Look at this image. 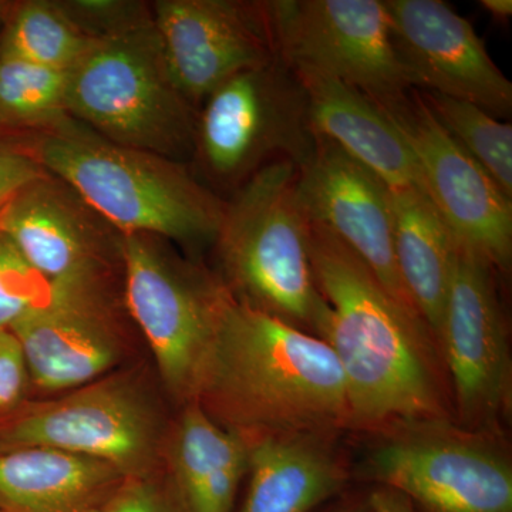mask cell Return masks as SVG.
Here are the masks:
<instances>
[{
  "label": "cell",
  "instance_id": "cell-1",
  "mask_svg": "<svg viewBox=\"0 0 512 512\" xmlns=\"http://www.w3.org/2000/svg\"><path fill=\"white\" fill-rule=\"evenodd\" d=\"M313 278L329 306L325 342L345 376L350 429L446 419L431 333L328 229L312 224Z\"/></svg>",
  "mask_w": 512,
  "mask_h": 512
},
{
  "label": "cell",
  "instance_id": "cell-2",
  "mask_svg": "<svg viewBox=\"0 0 512 512\" xmlns=\"http://www.w3.org/2000/svg\"><path fill=\"white\" fill-rule=\"evenodd\" d=\"M192 402L247 437L350 429L345 376L316 338L229 295Z\"/></svg>",
  "mask_w": 512,
  "mask_h": 512
},
{
  "label": "cell",
  "instance_id": "cell-3",
  "mask_svg": "<svg viewBox=\"0 0 512 512\" xmlns=\"http://www.w3.org/2000/svg\"><path fill=\"white\" fill-rule=\"evenodd\" d=\"M20 137L47 173L72 185L121 235L188 248L217 239L225 201L185 163L113 143L70 116Z\"/></svg>",
  "mask_w": 512,
  "mask_h": 512
},
{
  "label": "cell",
  "instance_id": "cell-4",
  "mask_svg": "<svg viewBox=\"0 0 512 512\" xmlns=\"http://www.w3.org/2000/svg\"><path fill=\"white\" fill-rule=\"evenodd\" d=\"M296 183L298 165L289 160L252 175L225 201L214 245L235 299L325 340L329 306L313 278L311 221Z\"/></svg>",
  "mask_w": 512,
  "mask_h": 512
},
{
  "label": "cell",
  "instance_id": "cell-5",
  "mask_svg": "<svg viewBox=\"0 0 512 512\" xmlns=\"http://www.w3.org/2000/svg\"><path fill=\"white\" fill-rule=\"evenodd\" d=\"M67 111L121 146L185 163L194 156L198 109L168 72L154 19L94 40L69 72Z\"/></svg>",
  "mask_w": 512,
  "mask_h": 512
},
{
  "label": "cell",
  "instance_id": "cell-6",
  "mask_svg": "<svg viewBox=\"0 0 512 512\" xmlns=\"http://www.w3.org/2000/svg\"><path fill=\"white\" fill-rule=\"evenodd\" d=\"M318 141L301 80L281 60L231 77L198 109L194 158L218 190L237 191L266 165H301Z\"/></svg>",
  "mask_w": 512,
  "mask_h": 512
},
{
  "label": "cell",
  "instance_id": "cell-7",
  "mask_svg": "<svg viewBox=\"0 0 512 512\" xmlns=\"http://www.w3.org/2000/svg\"><path fill=\"white\" fill-rule=\"evenodd\" d=\"M168 244L153 235H123L121 288L128 316L146 338L165 386L188 403L231 292Z\"/></svg>",
  "mask_w": 512,
  "mask_h": 512
},
{
  "label": "cell",
  "instance_id": "cell-8",
  "mask_svg": "<svg viewBox=\"0 0 512 512\" xmlns=\"http://www.w3.org/2000/svg\"><path fill=\"white\" fill-rule=\"evenodd\" d=\"M367 453L362 476L426 512H512V467L483 437L447 419L389 427Z\"/></svg>",
  "mask_w": 512,
  "mask_h": 512
},
{
  "label": "cell",
  "instance_id": "cell-9",
  "mask_svg": "<svg viewBox=\"0 0 512 512\" xmlns=\"http://www.w3.org/2000/svg\"><path fill=\"white\" fill-rule=\"evenodd\" d=\"M163 441L156 404L130 376L101 377L62 397L10 414L0 451L47 447L96 458L126 477L151 474Z\"/></svg>",
  "mask_w": 512,
  "mask_h": 512
},
{
  "label": "cell",
  "instance_id": "cell-10",
  "mask_svg": "<svg viewBox=\"0 0 512 512\" xmlns=\"http://www.w3.org/2000/svg\"><path fill=\"white\" fill-rule=\"evenodd\" d=\"M276 52L293 72L330 77L377 104L413 89L380 0L266 2Z\"/></svg>",
  "mask_w": 512,
  "mask_h": 512
},
{
  "label": "cell",
  "instance_id": "cell-11",
  "mask_svg": "<svg viewBox=\"0 0 512 512\" xmlns=\"http://www.w3.org/2000/svg\"><path fill=\"white\" fill-rule=\"evenodd\" d=\"M123 309L116 272L49 285L45 301L10 328L30 382L45 392L67 393L101 379L123 353Z\"/></svg>",
  "mask_w": 512,
  "mask_h": 512
},
{
  "label": "cell",
  "instance_id": "cell-12",
  "mask_svg": "<svg viewBox=\"0 0 512 512\" xmlns=\"http://www.w3.org/2000/svg\"><path fill=\"white\" fill-rule=\"evenodd\" d=\"M412 150L424 194L453 232L457 245L494 269L508 271L512 259V200L495 184L427 109L419 90L377 104Z\"/></svg>",
  "mask_w": 512,
  "mask_h": 512
},
{
  "label": "cell",
  "instance_id": "cell-13",
  "mask_svg": "<svg viewBox=\"0 0 512 512\" xmlns=\"http://www.w3.org/2000/svg\"><path fill=\"white\" fill-rule=\"evenodd\" d=\"M151 9L168 72L197 109L231 77L279 59L266 2L157 0Z\"/></svg>",
  "mask_w": 512,
  "mask_h": 512
},
{
  "label": "cell",
  "instance_id": "cell-14",
  "mask_svg": "<svg viewBox=\"0 0 512 512\" xmlns=\"http://www.w3.org/2000/svg\"><path fill=\"white\" fill-rule=\"evenodd\" d=\"M493 271L483 258L457 245L437 339L458 413L470 424L493 423L511 406L510 345Z\"/></svg>",
  "mask_w": 512,
  "mask_h": 512
},
{
  "label": "cell",
  "instance_id": "cell-15",
  "mask_svg": "<svg viewBox=\"0 0 512 512\" xmlns=\"http://www.w3.org/2000/svg\"><path fill=\"white\" fill-rule=\"evenodd\" d=\"M0 232L49 285L121 269L123 235L47 171L10 198Z\"/></svg>",
  "mask_w": 512,
  "mask_h": 512
},
{
  "label": "cell",
  "instance_id": "cell-16",
  "mask_svg": "<svg viewBox=\"0 0 512 512\" xmlns=\"http://www.w3.org/2000/svg\"><path fill=\"white\" fill-rule=\"evenodd\" d=\"M394 47L413 89L510 116L512 83L471 23L441 0H386Z\"/></svg>",
  "mask_w": 512,
  "mask_h": 512
},
{
  "label": "cell",
  "instance_id": "cell-17",
  "mask_svg": "<svg viewBox=\"0 0 512 512\" xmlns=\"http://www.w3.org/2000/svg\"><path fill=\"white\" fill-rule=\"evenodd\" d=\"M296 188L309 221L332 232L397 302L420 316L397 269L389 187L342 148L318 136L311 157L298 167Z\"/></svg>",
  "mask_w": 512,
  "mask_h": 512
},
{
  "label": "cell",
  "instance_id": "cell-18",
  "mask_svg": "<svg viewBox=\"0 0 512 512\" xmlns=\"http://www.w3.org/2000/svg\"><path fill=\"white\" fill-rule=\"evenodd\" d=\"M309 101L313 130L377 175L389 190L423 181L412 150L382 109L357 90L320 74L295 72Z\"/></svg>",
  "mask_w": 512,
  "mask_h": 512
},
{
  "label": "cell",
  "instance_id": "cell-19",
  "mask_svg": "<svg viewBox=\"0 0 512 512\" xmlns=\"http://www.w3.org/2000/svg\"><path fill=\"white\" fill-rule=\"evenodd\" d=\"M332 434H265L249 439V484L239 512H311L345 487L349 474Z\"/></svg>",
  "mask_w": 512,
  "mask_h": 512
},
{
  "label": "cell",
  "instance_id": "cell-20",
  "mask_svg": "<svg viewBox=\"0 0 512 512\" xmlns=\"http://www.w3.org/2000/svg\"><path fill=\"white\" fill-rule=\"evenodd\" d=\"M119 468L47 447L0 451V508L9 512H93L121 483Z\"/></svg>",
  "mask_w": 512,
  "mask_h": 512
},
{
  "label": "cell",
  "instance_id": "cell-21",
  "mask_svg": "<svg viewBox=\"0 0 512 512\" xmlns=\"http://www.w3.org/2000/svg\"><path fill=\"white\" fill-rule=\"evenodd\" d=\"M185 406L171 440L175 488L188 512H231L248 474L249 440L221 426L201 404Z\"/></svg>",
  "mask_w": 512,
  "mask_h": 512
},
{
  "label": "cell",
  "instance_id": "cell-22",
  "mask_svg": "<svg viewBox=\"0 0 512 512\" xmlns=\"http://www.w3.org/2000/svg\"><path fill=\"white\" fill-rule=\"evenodd\" d=\"M394 256L404 289L439 339L457 241L427 195L417 188L390 190Z\"/></svg>",
  "mask_w": 512,
  "mask_h": 512
},
{
  "label": "cell",
  "instance_id": "cell-23",
  "mask_svg": "<svg viewBox=\"0 0 512 512\" xmlns=\"http://www.w3.org/2000/svg\"><path fill=\"white\" fill-rule=\"evenodd\" d=\"M94 40L83 35L57 0L13 2L0 29V60L70 72Z\"/></svg>",
  "mask_w": 512,
  "mask_h": 512
},
{
  "label": "cell",
  "instance_id": "cell-24",
  "mask_svg": "<svg viewBox=\"0 0 512 512\" xmlns=\"http://www.w3.org/2000/svg\"><path fill=\"white\" fill-rule=\"evenodd\" d=\"M69 72L0 60V130L25 136L69 117Z\"/></svg>",
  "mask_w": 512,
  "mask_h": 512
},
{
  "label": "cell",
  "instance_id": "cell-25",
  "mask_svg": "<svg viewBox=\"0 0 512 512\" xmlns=\"http://www.w3.org/2000/svg\"><path fill=\"white\" fill-rule=\"evenodd\" d=\"M421 99L448 136L512 198V127L467 101L421 92Z\"/></svg>",
  "mask_w": 512,
  "mask_h": 512
},
{
  "label": "cell",
  "instance_id": "cell-26",
  "mask_svg": "<svg viewBox=\"0 0 512 512\" xmlns=\"http://www.w3.org/2000/svg\"><path fill=\"white\" fill-rule=\"evenodd\" d=\"M57 3L90 40L126 35L153 20L151 3L140 0H57Z\"/></svg>",
  "mask_w": 512,
  "mask_h": 512
},
{
  "label": "cell",
  "instance_id": "cell-27",
  "mask_svg": "<svg viewBox=\"0 0 512 512\" xmlns=\"http://www.w3.org/2000/svg\"><path fill=\"white\" fill-rule=\"evenodd\" d=\"M49 284L30 268L15 245L0 232V329H10L45 301Z\"/></svg>",
  "mask_w": 512,
  "mask_h": 512
},
{
  "label": "cell",
  "instance_id": "cell-28",
  "mask_svg": "<svg viewBox=\"0 0 512 512\" xmlns=\"http://www.w3.org/2000/svg\"><path fill=\"white\" fill-rule=\"evenodd\" d=\"M93 512H188L177 488L148 476L127 477Z\"/></svg>",
  "mask_w": 512,
  "mask_h": 512
},
{
  "label": "cell",
  "instance_id": "cell-29",
  "mask_svg": "<svg viewBox=\"0 0 512 512\" xmlns=\"http://www.w3.org/2000/svg\"><path fill=\"white\" fill-rule=\"evenodd\" d=\"M30 376L22 346L10 329H0V416H10L25 402Z\"/></svg>",
  "mask_w": 512,
  "mask_h": 512
},
{
  "label": "cell",
  "instance_id": "cell-30",
  "mask_svg": "<svg viewBox=\"0 0 512 512\" xmlns=\"http://www.w3.org/2000/svg\"><path fill=\"white\" fill-rule=\"evenodd\" d=\"M45 173L22 137L0 130V211L20 188Z\"/></svg>",
  "mask_w": 512,
  "mask_h": 512
},
{
  "label": "cell",
  "instance_id": "cell-31",
  "mask_svg": "<svg viewBox=\"0 0 512 512\" xmlns=\"http://www.w3.org/2000/svg\"><path fill=\"white\" fill-rule=\"evenodd\" d=\"M367 504L370 512H416L412 501L406 495L386 487L376 488Z\"/></svg>",
  "mask_w": 512,
  "mask_h": 512
},
{
  "label": "cell",
  "instance_id": "cell-32",
  "mask_svg": "<svg viewBox=\"0 0 512 512\" xmlns=\"http://www.w3.org/2000/svg\"><path fill=\"white\" fill-rule=\"evenodd\" d=\"M481 6L495 19L507 20L512 15L511 0H481Z\"/></svg>",
  "mask_w": 512,
  "mask_h": 512
},
{
  "label": "cell",
  "instance_id": "cell-33",
  "mask_svg": "<svg viewBox=\"0 0 512 512\" xmlns=\"http://www.w3.org/2000/svg\"><path fill=\"white\" fill-rule=\"evenodd\" d=\"M13 2L10 0H0V29H2L3 23L8 18L10 8H12Z\"/></svg>",
  "mask_w": 512,
  "mask_h": 512
},
{
  "label": "cell",
  "instance_id": "cell-34",
  "mask_svg": "<svg viewBox=\"0 0 512 512\" xmlns=\"http://www.w3.org/2000/svg\"><path fill=\"white\" fill-rule=\"evenodd\" d=\"M336 512H370L369 504L360 505V504H352L346 505V507L340 508V510Z\"/></svg>",
  "mask_w": 512,
  "mask_h": 512
},
{
  "label": "cell",
  "instance_id": "cell-35",
  "mask_svg": "<svg viewBox=\"0 0 512 512\" xmlns=\"http://www.w3.org/2000/svg\"><path fill=\"white\" fill-rule=\"evenodd\" d=\"M0 512H9V511H6V510H3V508H0Z\"/></svg>",
  "mask_w": 512,
  "mask_h": 512
}]
</instances>
